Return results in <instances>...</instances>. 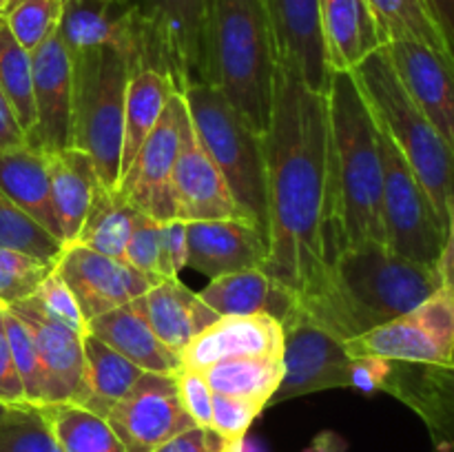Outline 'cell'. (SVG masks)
I'll return each instance as SVG.
<instances>
[{
    "mask_svg": "<svg viewBox=\"0 0 454 452\" xmlns=\"http://www.w3.org/2000/svg\"><path fill=\"white\" fill-rule=\"evenodd\" d=\"M264 158L269 260L262 270L291 288L300 304H309L346 242L337 211L328 100L282 62Z\"/></svg>",
    "mask_w": 454,
    "mask_h": 452,
    "instance_id": "1",
    "label": "cell"
},
{
    "mask_svg": "<svg viewBox=\"0 0 454 452\" xmlns=\"http://www.w3.org/2000/svg\"><path fill=\"white\" fill-rule=\"evenodd\" d=\"M443 286L437 266L397 255L386 244L348 246L335 257L322 291L300 304L341 341L393 322Z\"/></svg>",
    "mask_w": 454,
    "mask_h": 452,
    "instance_id": "2",
    "label": "cell"
},
{
    "mask_svg": "<svg viewBox=\"0 0 454 452\" xmlns=\"http://www.w3.org/2000/svg\"><path fill=\"white\" fill-rule=\"evenodd\" d=\"M204 44L207 82L264 137L279 66L266 0H208Z\"/></svg>",
    "mask_w": 454,
    "mask_h": 452,
    "instance_id": "3",
    "label": "cell"
},
{
    "mask_svg": "<svg viewBox=\"0 0 454 452\" xmlns=\"http://www.w3.org/2000/svg\"><path fill=\"white\" fill-rule=\"evenodd\" d=\"M333 175L346 248L386 244L384 164L380 133L350 71H333L328 82Z\"/></svg>",
    "mask_w": 454,
    "mask_h": 452,
    "instance_id": "4",
    "label": "cell"
},
{
    "mask_svg": "<svg viewBox=\"0 0 454 452\" xmlns=\"http://www.w3.org/2000/svg\"><path fill=\"white\" fill-rule=\"evenodd\" d=\"M350 74L366 97L375 124L397 146L448 226L454 202V151L406 91L386 44Z\"/></svg>",
    "mask_w": 454,
    "mask_h": 452,
    "instance_id": "5",
    "label": "cell"
},
{
    "mask_svg": "<svg viewBox=\"0 0 454 452\" xmlns=\"http://www.w3.org/2000/svg\"><path fill=\"white\" fill-rule=\"evenodd\" d=\"M71 65L74 146L91 158L98 182L118 191L127 87L142 62L118 47H98L71 56Z\"/></svg>",
    "mask_w": 454,
    "mask_h": 452,
    "instance_id": "6",
    "label": "cell"
},
{
    "mask_svg": "<svg viewBox=\"0 0 454 452\" xmlns=\"http://www.w3.org/2000/svg\"><path fill=\"white\" fill-rule=\"evenodd\" d=\"M182 96L200 142L220 168L242 215L266 230L264 137L208 82L191 84Z\"/></svg>",
    "mask_w": 454,
    "mask_h": 452,
    "instance_id": "7",
    "label": "cell"
},
{
    "mask_svg": "<svg viewBox=\"0 0 454 452\" xmlns=\"http://www.w3.org/2000/svg\"><path fill=\"white\" fill-rule=\"evenodd\" d=\"M140 22L146 66L158 69L177 93L207 82L208 0H124Z\"/></svg>",
    "mask_w": 454,
    "mask_h": 452,
    "instance_id": "8",
    "label": "cell"
},
{
    "mask_svg": "<svg viewBox=\"0 0 454 452\" xmlns=\"http://www.w3.org/2000/svg\"><path fill=\"white\" fill-rule=\"evenodd\" d=\"M377 133L384 164L386 246L412 261L437 266L446 244V224L393 140L380 127Z\"/></svg>",
    "mask_w": 454,
    "mask_h": 452,
    "instance_id": "9",
    "label": "cell"
},
{
    "mask_svg": "<svg viewBox=\"0 0 454 452\" xmlns=\"http://www.w3.org/2000/svg\"><path fill=\"white\" fill-rule=\"evenodd\" d=\"M350 357L380 355L403 363L448 366L454 359V291L442 286L417 308L346 341Z\"/></svg>",
    "mask_w": 454,
    "mask_h": 452,
    "instance_id": "10",
    "label": "cell"
},
{
    "mask_svg": "<svg viewBox=\"0 0 454 452\" xmlns=\"http://www.w3.org/2000/svg\"><path fill=\"white\" fill-rule=\"evenodd\" d=\"M284 377L270 403L304 397L319 390L348 388L350 355L346 341L310 317L297 301L282 319Z\"/></svg>",
    "mask_w": 454,
    "mask_h": 452,
    "instance_id": "11",
    "label": "cell"
},
{
    "mask_svg": "<svg viewBox=\"0 0 454 452\" xmlns=\"http://www.w3.org/2000/svg\"><path fill=\"white\" fill-rule=\"evenodd\" d=\"M184 113V96L176 91L168 97L167 109L118 184V193L129 207L160 222L176 220L171 180Z\"/></svg>",
    "mask_w": 454,
    "mask_h": 452,
    "instance_id": "12",
    "label": "cell"
},
{
    "mask_svg": "<svg viewBox=\"0 0 454 452\" xmlns=\"http://www.w3.org/2000/svg\"><path fill=\"white\" fill-rule=\"evenodd\" d=\"M106 421L127 452H153L195 425L180 401L176 375L155 372H145Z\"/></svg>",
    "mask_w": 454,
    "mask_h": 452,
    "instance_id": "13",
    "label": "cell"
},
{
    "mask_svg": "<svg viewBox=\"0 0 454 452\" xmlns=\"http://www.w3.org/2000/svg\"><path fill=\"white\" fill-rule=\"evenodd\" d=\"M56 273L74 295L84 322L145 297L155 286L127 261L100 255L75 242L65 244L56 261Z\"/></svg>",
    "mask_w": 454,
    "mask_h": 452,
    "instance_id": "14",
    "label": "cell"
},
{
    "mask_svg": "<svg viewBox=\"0 0 454 452\" xmlns=\"http://www.w3.org/2000/svg\"><path fill=\"white\" fill-rule=\"evenodd\" d=\"M35 124L27 144L44 155L74 146V65L58 29L31 51Z\"/></svg>",
    "mask_w": 454,
    "mask_h": 452,
    "instance_id": "15",
    "label": "cell"
},
{
    "mask_svg": "<svg viewBox=\"0 0 454 452\" xmlns=\"http://www.w3.org/2000/svg\"><path fill=\"white\" fill-rule=\"evenodd\" d=\"M171 191L176 220L202 222L233 220V217L247 220L235 204L217 164L200 142L189 109L182 118L180 149H177L176 167H173Z\"/></svg>",
    "mask_w": 454,
    "mask_h": 452,
    "instance_id": "16",
    "label": "cell"
},
{
    "mask_svg": "<svg viewBox=\"0 0 454 452\" xmlns=\"http://www.w3.org/2000/svg\"><path fill=\"white\" fill-rule=\"evenodd\" d=\"M386 49L415 105L454 151V58L415 40H390Z\"/></svg>",
    "mask_w": 454,
    "mask_h": 452,
    "instance_id": "17",
    "label": "cell"
},
{
    "mask_svg": "<svg viewBox=\"0 0 454 452\" xmlns=\"http://www.w3.org/2000/svg\"><path fill=\"white\" fill-rule=\"evenodd\" d=\"M269 235L251 220L186 222V266L208 279L264 269Z\"/></svg>",
    "mask_w": 454,
    "mask_h": 452,
    "instance_id": "18",
    "label": "cell"
},
{
    "mask_svg": "<svg viewBox=\"0 0 454 452\" xmlns=\"http://www.w3.org/2000/svg\"><path fill=\"white\" fill-rule=\"evenodd\" d=\"M7 308L27 323L35 341L40 368H43L44 403L80 406L84 394V332L47 317L29 300L18 301Z\"/></svg>",
    "mask_w": 454,
    "mask_h": 452,
    "instance_id": "19",
    "label": "cell"
},
{
    "mask_svg": "<svg viewBox=\"0 0 454 452\" xmlns=\"http://www.w3.org/2000/svg\"><path fill=\"white\" fill-rule=\"evenodd\" d=\"M58 35L69 56L98 47H118L146 66L140 22L124 0H65Z\"/></svg>",
    "mask_w": 454,
    "mask_h": 452,
    "instance_id": "20",
    "label": "cell"
},
{
    "mask_svg": "<svg viewBox=\"0 0 454 452\" xmlns=\"http://www.w3.org/2000/svg\"><path fill=\"white\" fill-rule=\"evenodd\" d=\"M282 323L270 315H224L182 353V368L207 370L235 357H282Z\"/></svg>",
    "mask_w": 454,
    "mask_h": 452,
    "instance_id": "21",
    "label": "cell"
},
{
    "mask_svg": "<svg viewBox=\"0 0 454 452\" xmlns=\"http://www.w3.org/2000/svg\"><path fill=\"white\" fill-rule=\"evenodd\" d=\"M279 62L301 75L313 91L328 93L331 69L324 53L317 0H266Z\"/></svg>",
    "mask_w": 454,
    "mask_h": 452,
    "instance_id": "22",
    "label": "cell"
},
{
    "mask_svg": "<svg viewBox=\"0 0 454 452\" xmlns=\"http://www.w3.org/2000/svg\"><path fill=\"white\" fill-rule=\"evenodd\" d=\"M386 393L421 417L437 452H454V359L448 366L395 362Z\"/></svg>",
    "mask_w": 454,
    "mask_h": 452,
    "instance_id": "23",
    "label": "cell"
},
{
    "mask_svg": "<svg viewBox=\"0 0 454 452\" xmlns=\"http://www.w3.org/2000/svg\"><path fill=\"white\" fill-rule=\"evenodd\" d=\"M87 332L105 341L120 355L155 375H177L182 370V357L160 341L146 317L145 297L127 301L105 315L87 322Z\"/></svg>",
    "mask_w": 454,
    "mask_h": 452,
    "instance_id": "24",
    "label": "cell"
},
{
    "mask_svg": "<svg viewBox=\"0 0 454 452\" xmlns=\"http://www.w3.org/2000/svg\"><path fill=\"white\" fill-rule=\"evenodd\" d=\"M328 69L353 71L386 44L366 0H317Z\"/></svg>",
    "mask_w": 454,
    "mask_h": 452,
    "instance_id": "25",
    "label": "cell"
},
{
    "mask_svg": "<svg viewBox=\"0 0 454 452\" xmlns=\"http://www.w3.org/2000/svg\"><path fill=\"white\" fill-rule=\"evenodd\" d=\"M208 308L224 315H270L282 319L297 306V295L262 269L222 275L198 292Z\"/></svg>",
    "mask_w": 454,
    "mask_h": 452,
    "instance_id": "26",
    "label": "cell"
},
{
    "mask_svg": "<svg viewBox=\"0 0 454 452\" xmlns=\"http://www.w3.org/2000/svg\"><path fill=\"white\" fill-rule=\"evenodd\" d=\"M0 193L7 195L18 208L34 217L53 238H62L60 222L51 198L47 155L25 144L0 153Z\"/></svg>",
    "mask_w": 454,
    "mask_h": 452,
    "instance_id": "27",
    "label": "cell"
},
{
    "mask_svg": "<svg viewBox=\"0 0 454 452\" xmlns=\"http://www.w3.org/2000/svg\"><path fill=\"white\" fill-rule=\"evenodd\" d=\"M145 306L155 335L180 357L200 332L220 319V315L208 308L202 297L186 288L180 279L155 284L145 295Z\"/></svg>",
    "mask_w": 454,
    "mask_h": 452,
    "instance_id": "28",
    "label": "cell"
},
{
    "mask_svg": "<svg viewBox=\"0 0 454 452\" xmlns=\"http://www.w3.org/2000/svg\"><path fill=\"white\" fill-rule=\"evenodd\" d=\"M49 180H51V198L60 222L65 244L75 242L87 217L93 191L100 184L93 168L91 158L84 151L71 149L47 155Z\"/></svg>",
    "mask_w": 454,
    "mask_h": 452,
    "instance_id": "29",
    "label": "cell"
},
{
    "mask_svg": "<svg viewBox=\"0 0 454 452\" xmlns=\"http://www.w3.org/2000/svg\"><path fill=\"white\" fill-rule=\"evenodd\" d=\"M173 93H176V87L162 71L151 69V66H140L133 71L127 87V105H124L120 177L129 171L137 151L142 149L145 140L158 124L160 115L167 109V102Z\"/></svg>",
    "mask_w": 454,
    "mask_h": 452,
    "instance_id": "30",
    "label": "cell"
},
{
    "mask_svg": "<svg viewBox=\"0 0 454 452\" xmlns=\"http://www.w3.org/2000/svg\"><path fill=\"white\" fill-rule=\"evenodd\" d=\"M84 394L82 403L87 410L105 417L111 408L136 386V381L145 375L142 368L129 362L124 355L106 346L91 332H84Z\"/></svg>",
    "mask_w": 454,
    "mask_h": 452,
    "instance_id": "31",
    "label": "cell"
},
{
    "mask_svg": "<svg viewBox=\"0 0 454 452\" xmlns=\"http://www.w3.org/2000/svg\"><path fill=\"white\" fill-rule=\"evenodd\" d=\"M136 213V208L129 207L118 191H106L98 184L75 244L124 261Z\"/></svg>",
    "mask_w": 454,
    "mask_h": 452,
    "instance_id": "32",
    "label": "cell"
},
{
    "mask_svg": "<svg viewBox=\"0 0 454 452\" xmlns=\"http://www.w3.org/2000/svg\"><path fill=\"white\" fill-rule=\"evenodd\" d=\"M38 408L62 452H127L109 421L84 406L44 403Z\"/></svg>",
    "mask_w": 454,
    "mask_h": 452,
    "instance_id": "33",
    "label": "cell"
},
{
    "mask_svg": "<svg viewBox=\"0 0 454 452\" xmlns=\"http://www.w3.org/2000/svg\"><path fill=\"white\" fill-rule=\"evenodd\" d=\"M213 393L255 399L269 406L284 377L282 357H235L202 370Z\"/></svg>",
    "mask_w": 454,
    "mask_h": 452,
    "instance_id": "34",
    "label": "cell"
},
{
    "mask_svg": "<svg viewBox=\"0 0 454 452\" xmlns=\"http://www.w3.org/2000/svg\"><path fill=\"white\" fill-rule=\"evenodd\" d=\"M0 89L12 105L20 127L29 136L35 124L31 53L18 43L3 16H0Z\"/></svg>",
    "mask_w": 454,
    "mask_h": 452,
    "instance_id": "35",
    "label": "cell"
},
{
    "mask_svg": "<svg viewBox=\"0 0 454 452\" xmlns=\"http://www.w3.org/2000/svg\"><path fill=\"white\" fill-rule=\"evenodd\" d=\"M366 3L375 13L386 44L390 40H415L437 51L450 53L446 38L424 0H366Z\"/></svg>",
    "mask_w": 454,
    "mask_h": 452,
    "instance_id": "36",
    "label": "cell"
},
{
    "mask_svg": "<svg viewBox=\"0 0 454 452\" xmlns=\"http://www.w3.org/2000/svg\"><path fill=\"white\" fill-rule=\"evenodd\" d=\"M0 246L27 253L44 261H58L65 244L53 238L7 195L0 193Z\"/></svg>",
    "mask_w": 454,
    "mask_h": 452,
    "instance_id": "37",
    "label": "cell"
},
{
    "mask_svg": "<svg viewBox=\"0 0 454 452\" xmlns=\"http://www.w3.org/2000/svg\"><path fill=\"white\" fill-rule=\"evenodd\" d=\"M0 452H62L38 406L20 403L0 417Z\"/></svg>",
    "mask_w": 454,
    "mask_h": 452,
    "instance_id": "38",
    "label": "cell"
},
{
    "mask_svg": "<svg viewBox=\"0 0 454 452\" xmlns=\"http://www.w3.org/2000/svg\"><path fill=\"white\" fill-rule=\"evenodd\" d=\"M62 3L65 0H9L0 16L4 18L18 43L31 53L58 29Z\"/></svg>",
    "mask_w": 454,
    "mask_h": 452,
    "instance_id": "39",
    "label": "cell"
},
{
    "mask_svg": "<svg viewBox=\"0 0 454 452\" xmlns=\"http://www.w3.org/2000/svg\"><path fill=\"white\" fill-rule=\"evenodd\" d=\"M56 269V261H44L27 253L0 246V304L25 301Z\"/></svg>",
    "mask_w": 454,
    "mask_h": 452,
    "instance_id": "40",
    "label": "cell"
},
{
    "mask_svg": "<svg viewBox=\"0 0 454 452\" xmlns=\"http://www.w3.org/2000/svg\"><path fill=\"white\" fill-rule=\"evenodd\" d=\"M4 332H7L9 350H12L13 366L22 381L25 399L31 406H43L44 403V386H43V368H40L38 350L31 337L27 323L16 313L4 306Z\"/></svg>",
    "mask_w": 454,
    "mask_h": 452,
    "instance_id": "41",
    "label": "cell"
},
{
    "mask_svg": "<svg viewBox=\"0 0 454 452\" xmlns=\"http://www.w3.org/2000/svg\"><path fill=\"white\" fill-rule=\"evenodd\" d=\"M264 403L255 401V399L244 397H231V394L213 393V421L211 428L215 430L220 437L226 441L238 446L244 437H247L248 428L253 421L262 415Z\"/></svg>",
    "mask_w": 454,
    "mask_h": 452,
    "instance_id": "42",
    "label": "cell"
},
{
    "mask_svg": "<svg viewBox=\"0 0 454 452\" xmlns=\"http://www.w3.org/2000/svg\"><path fill=\"white\" fill-rule=\"evenodd\" d=\"M160 226L162 222L155 217L136 213L131 238L127 244V257H124L129 266L140 270L153 284L164 282L160 275Z\"/></svg>",
    "mask_w": 454,
    "mask_h": 452,
    "instance_id": "43",
    "label": "cell"
},
{
    "mask_svg": "<svg viewBox=\"0 0 454 452\" xmlns=\"http://www.w3.org/2000/svg\"><path fill=\"white\" fill-rule=\"evenodd\" d=\"M29 301L47 317L56 319V322L65 323V326L74 328L78 332H87V322L82 319V313H80L74 295L67 288V284L62 282L60 275L56 273V269L40 284V288L29 297Z\"/></svg>",
    "mask_w": 454,
    "mask_h": 452,
    "instance_id": "44",
    "label": "cell"
},
{
    "mask_svg": "<svg viewBox=\"0 0 454 452\" xmlns=\"http://www.w3.org/2000/svg\"><path fill=\"white\" fill-rule=\"evenodd\" d=\"M177 379V393H180V401L184 406L186 415L193 419L195 425L202 428H211L213 421V390L208 386L207 377L202 370H193V368H182L176 375Z\"/></svg>",
    "mask_w": 454,
    "mask_h": 452,
    "instance_id": "45",
    "label": "cell"
},
{
    "mask_svg": "<svg viewBox=\"0 0 454 452\" xmlns=\"http://www.w3.org/2000/svg\"><path fill=\"white\" fill-rule=\"evenodd\" d=\"M393 359L380 357V355L353 357L348 366V388L359 390L364 394L386 393L390 377H393Z\"/></svg>",
    "mask_w": 454,
    "mask_h": 452,
    "instance_id": "46",
    "label": "cell"
},
{
    "mask_svg": "<svg viewBox=\"0 0 454 452\" xmlns=\"http://www.w3.org/2000/svg\"><path fill=\"white\" fill-rule=\"evenodd\" d=\"M186 266V222L167 220L160 226V275L177 279Z\"/></svg>",
    "mask_w": 454,
    "mask_h": 452,
    "instance_id": "47",
    "label": "cell"
},
{
    "mask_svg": "<svg viewBox=\"0 0 454 452\" xmlns=\"http://www.w3.org/2000/svg\"><path fill=\"white\" fill-rule=\"evenodd\" d=\"M238 446L226 441L213 428L193 425V428L184 430V433L173 437L171 441H167L153 452H238Z\"/></svg>",
    "mask_w": 454,
    "mask_h": 452,
    "instance_id": "48",
    "label": "cell"
},
{
    "mask_svg": "<svg viewBox=\"0 0 454 452\" xmlns=\"http://www.w3.org/2000/svg\"><path fill=\"white\" fill-rule=\"evenodd\" d=\"M0 401L7 406H20L27 403L22 381L13 366L12 350H9L7 332H4V306L0 304Z\"/></svg>",
    "mask_w": 454,
    "mask_h": 452,
    "instance_id": "49",
    "label": "cell"
},
{
    "mask_svg": "<svg viewBox=\"0 0 454 452\" xmlns=\"http://www.w3.org/2000/svg\"><path fill=\"white\" fill-rule=\"evenodd\" d=\"M25 144H27L25 129L20 127L12 105H9L3 89H0V153H3V151L18 149V146H25Z\"/></svg>",
    "mask_w": 454,
    "mask_h": 452,
    "instance_id": "50",
    "label": "cell"
},
{
    "mask_svg": "<svg viewBox=\"0 0 454 452\" xmlns=\"http://www.w3.org/2000/svg\"><path fill=\"white\" fill-rule=\"evenodd\" d=\"M454 58V0H424Z\"/></svg>",
    "mask_w": 454,
    "mask_h": 452,
    "instance_id": "51",
    "label": "cell"
},
{
    "mask_svg": "<svg viewBox=\"0 0 454 452\" xmlns=\"http://www.w3.org/2000/svg\"><path fill=\"white\" fill-rule=\"evenodd\" d=\"M439 273H442V282L446 288L454 291V202L448 213V226H446V244H443L442 260L437 264Z\"/></svg>",
    "mask_w": 454,
    "mask_h": 452,
    "instance_id": "52",
    "label": "cell"
},
{
    "mask_svg": "<svg viewBox=\"0 0 454 452\" xmlns=\"http://www.w3.org/2000/svg\"><path fill=\"white\" fill-rule=\"evenodd\" d=\"M348 450V443L344 441V437H340L333 430H324L317 437L310 441V446L304 452H346Z\"/></svg>",
    "mask_w": 454,
    "mask_h": 452,
    "instance_id": "53",
    "label": "cell"
},
{
    "mask_svg": "<svg viewBox=\"0 0 454 452\" xmlns=\"http://www.w3.org/2000/svg\"><path fill=\"white\" fill-rule=\"evenodd\" d=\"M9 408H12V406H7V403H3V401H0V417H3L4 412L9 410Z\"/></svg>",
    "mask_w": 454,
    "mask_h": 452,
    "instance_id": "54",
    "label": "cell"
},
{
    "mask_svg": "<svg viewBox=\"0 0 454 452\" xmlns=\"http://www.w3.org/2000/svg\"><path fill=\"white\" fill-rule=\"evenodd\" d=\"M7 3H9V0H0V13H3V9L7 7Z\"/></svg>",
    "mask_w": 454,
    "mask_h": 452,
    "instance_id": "55",
    "label": "cell"
}]
</instances>
